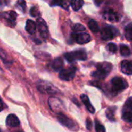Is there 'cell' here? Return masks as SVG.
Listing matches in <instances>:
<instances>
[{
  "label": "cell",
  "mask_w": 132,
  "mask_h": 132,
  "mask_svg": "<svg viewBox=\"0 0 132 132\" xmlns=\"http://www.w3.org/2000/svg\"><path fill=\"white\" fill-rule=\"evenodd\" d=\"M112 65L110 63H98L97 65V70L92 73V77L98 79V80H102L106 77V76L112 70Z\"/></svg>",
  "instance_id": "obj_1"
},
{
  "label": "cell",
  "mask_w": 132,
  "mask_h": 132,
  "mask_svg": "<svg viewBox=\"0 0 132 132\" xmlns=\"http://www.w3.org/2000/svg\"><path fill=\"white\" fill-rule=\"evenodd\" d=\"M128 87V82L120 77H115L111 80V90L114 94L125 90Z\"/></svg>",
  "instance_id": "obj_2"
},
{
  "label": "cell",
  "mask_w": 132,
  "mask_h": 132,
  "mask_svg": "<svg viewBox=\"0 0 132 132\" xmlns=\"http://www.w3.org/2000/svg\"><path fill=\"white\" fill-rule=\"evenodd\" d=\"M65 59L69 63H73L75 60H85L87 55L84 50H77L70 53H67L64 55Z\"/></svg>",
  "instance_id": "obj_3"
},
{
  "label": "cell",
  "mask_w": 132,
  "mask_h": 132,
  "mask_svg": "<svg viewBox=\"0 0 132 132\" xmlns=\"http://www.w3.org/2000/svg\"><path fill=\"white\" fill-rule=\"evenodd\" d=\"M118 29L113 26H108L101 30V39L108 41L115 38L118 35Z\"/></svg>",
  "instance_id": "obj_4"
},
{
  "label": "cell",
  "mask_w": 132,
  "mask_h": 132,
  "mask_svg": "<svg viewBox=\"0 0 132 132\" xmlns=\"http://www.w3.org/2000/svg\"><path fill=\"white\" fill-rule=\"evenodd\" d=\"M132 105H131V97H129L126 101L123 110H122V118L125 121L131 123L132 121Z\"/></svg>",
  "instance_id": "obj_5"
},
{
  "label": "cell",
  "mask_w": 132,
  "mask_h": 132,
  "mask_svg": "<svg viewBox=\"0 0 132 132\" xmlns=\"http://www.w3.org/2000/svg\"><path fill=\"white\" fill-rule=\"evenodd\" d=\"M77 71V68L74 67H69L67 69H62L60 71L59 77L61 80H65V81H70L73 79L75 77Z\"/></svg>",
  "instance_id": "obj_6"
},
{
  "label": "cell",
  "mask_w": 132,
  "mask_h": 132,
  "mask_svg": "<svg viewBox=\"0 0 132 132\" xmlns=\"http://www.w3.org/2000/svg\"><path fill=\"white\" fill-rule=\"evenodd\" d=\"M102 16L104 19L112 22H117L120 20L121 19V15L115 12L114 10L111 9H105L103 12H102Z\"/></svg>",
  "instance_id": "obj_7"
},
{
  "label": "cell",
  "mask_w": 132,
  "mask_h": 132,
  "mask_svg": "<svg viewBox=\"0 0 132 132\" xmlns=\"http://www.w3.org/2000/svg\"><path fill=\"white\" fill-rule=\"evenodd\" d=\"M57 118H58L59 122L61 125H63V126L68 128L69 129L76 130L77 128V125L74 123V121H73L70 118H69L67 116H66L63 113H59L58 116H57Z\"/></svg>",
  "instance_id": "obj_8"
},
{
  "label": "cell",
  "mask_w": 132,
  "mask_h": 132,
  "mask_svg": "<svg viewBox=\"0 0 132 132\" xmlns=\"http://www.w3.org/2000/svg\"><path fill=\"white\" fill-rule=\"evenodd\" d=\"M36 25V27L38 28V30H39L42 38L47 39L49 36V29H48L47 25L45 22V21L43 19L39 18L37 19Z\"/></svg>",
  "instance_id": "obj_9"
},
{
  "label": "cell",
  "mask_w": 132,
  "mask_h": 132,
  "mask_svg": "<svg viewBox=\"0 0 132 132\" xmlns=\"http://www.w3.org/2000/svg\"><path fill=\"white\" fill-rule=\"evenodd\" d=\"M37 87L38 90L42 93L53 94L56 92V90L53 87V85L46 81H39L37 84Z\"/></svg>",
  "instance_id": "obj_10"
},
{
  "label": "cell",
  "mask_w": 132,
  "mask_h": 132,
  "mask_svg": "<svg viewBox=\"0 0 132 132\" xmlns=\"http://www.w3.org/2000/svg\"><path fill=\"white\" fill-rule=\"evenodd\" d=\"M74 40L79 44H85L90 41V36L88 33H76L73 36Z\"/></svg>",
  "instance_id": "obj_11"
},
{
  "label": "cell",
  "mask_w": 132,
  "mask_h": 132,
  "mask_svg": "<svg viewBox=\"0 0 132 132\" xmlns=\"http://www.w3.org/2000/svg\"><path fill=\"white\" fill-rule=\"evenodd\" d=\"M3 17L5 19V21L8 22V25L10 26H15L16 22V18H17V14L14 11H9L3 13Z\"/></svg>",
  "instance_id": "obj_12"
},
{
  "label": "cell",
  "mask_w": 132,
  "mask_h": 132,
  "mask_svg": "<svg viewBox=\"0 0 132 132\" xmlns=\"http://www.w3.org/2000/svg\"><path fill=\"white\" fill-rule=\"evenodd\" d=\"M5 123L8 127H11V128H15L19 126L20 125L19 118L13 114H11L7 117Z\"/></svg>",
  "instance_id": "obj_13"
},
{
  "label": "cell",
  "mask_w": 132,
  "mask_h": 132,
  "mask_svg": "<svg viewBox=\"0 0 132 132\" xmlns=\"http://www.w3.org/2000/svg\"><path fill=\"white\" fill-rule=\"evenodd\" d=\"M121 68L122 73L127 75H131L132 74V67L131 62L127 60H125L121 63Z\"/></svg>",
  "instance_id": "obj_14"
},
{
  "label": "cell",
  "mask_w": 132,
  "mask_h": 132,
  "mask_svg": "<svg viewBox=\"0 0 132 132\" xmlns=\"http://www.w3.org/2000/svg\"><path fill=\"white\" fill-rule=\"evenodd\" d=\"M80 97H81V100H82L84 104L86 106L87 111H88L89 112H90L91 114H94V112H95V108H94L93 107V105L90 104V100H89V98L87 97V96L85 95V94H82Z\"/></svg>",
  "instance_id": "obj_15"
},
{
  "label": "cell",
  "mask_w": 132,
  "mask_h": 132,
  "mask_svg": "<svg viewBox=\"0 0 132 132\" xmlns=\"http://www.w3.org/2000/svg\"><path fill=\"white\" fill-rule=\"evenodd\" d=\"M51 5L53 6L58 5L62 7L63 9H65L66 10H68L70 7V2L69 0H52Z\"/></svg>",
  "instance_id": "obj_16"
},
{
  "label": "cell",
  "mask_w": 132,
  "mask_h": 132,
  "mask_svg": "<svg viewBox=\"0 0 132 132\" xmlns=\"http://www.w3.org/2000/svg\"><path fill=\"white\" fill-rule=\"evenodd\" d=\"M63 60L62 58L58 57L56 58L52 63V68L55 70V71H60L63 69Z\"/></svg>",
  "instance_id": "obj_17"
},
{
  "label": "cell",
  "mask_w": 132,
  "mask_h": 132,
  "mask_svg": "<svg viewBox=\"0 0 132 132\" xmlns=\"http://www.w3.org/2000/svg\"><path fill=\"white\" fill-rule=\"evenodd\" d=\"M36 29V23L32 20L28 19L26 21V30L29 34L32 35V34L35 33Z\"/></svg>",
  "instance_id": "obj_18"
},
{
  "label": "cell",
  "mask_w": 132,
  "mask_h": 132,
  "mask_svg": "<svg viewBox=\"0 0 132 132\" xmlns=\"http://www.w3.org/2000/svg\"><path fill=\"white\" fill-rule=\"evenodd\" d=\"M70 5H71L72 9L74 11H78L83 6L84 1L83 0H71L70 1Z\"/></svg>",
  "instance_id": "obj_19"
},
{
  "label": "cell",
  "mask_w": 132,
  "mask_h": 132,
  "mask_svg": "<svg viewBox=\"0 0 132 132\" xmlns=\"http://www.w3.org/2000/svg\"><path fill=\"white\" fill-rule=\"evenodd\" d=\"M88 26H89V29H90V31L93 32H97L100 30V27H99L97 22L94 19H90L88 22Z\"/></svg>",
  "instance_id": "obj_20"
},
{
  "label": "cell",
  "mask_w": 132,
  "mask_h": 132,
  "mask_svg": "<svg viewBox=\"0 0 132 132\" xmlns=\"http://www.w3.org/2000/svg\"><path fill=\"white\" fill-rule=\"evenodd\" d=\"M120 52H121V56H125V57L129 56L131 55V50H130V48L127 45H125V44H121L120 46Z\"/></svg>",
  "instance_id": "obj_21"
},
{
  "label": "cell",
  "mask_w": 132,
  "mask_h": 132,
  "mask_svg": "<svg viewBox=\"0 0 132 132\" xmlns=\"http://www.w3.org/2000/svg\"><path fill=\"white\" fill-rule=\"evenodd\" d=\"M60 101H59L58 99H56V98H54V97H51V98H50V100H49V104H50V108H51V109L53 110V111H54L55 110V108H56V109H59V108H60Z\"/></svg>",
  "instance_id": "obj_22"
},
{
  "label": "cell",
  "mask_w": 132,
  "mask_h": 132,
  "mask_svg": "<svg viewBox=\"0 0 132 132\" xmlns=\"http://www.w3.org/2000/svg\"><path fill=\"white\" fill-rule=\"evenodd\" d=\"M115 111H116V108L115 107H111L110 108H108L106 111L107 113V117L111 121H114L115 118H114V114H115Z\"/></svg>",
  "instance_id": "obj_23"
},
{
  "label": "cell",
  "mask_w": 132,
  "mask_h": 132,
  "mask_svg": "<svg viewBox=\"0 0 132 132\" xmlns=\"http://www.w3.org/2000/svg\"><path fill=\"white\" fill-rule=\"evenodd\" d=\"M16 7L20 11L24 12L26 11V3L25 0H18L17 3H16Z\"/></svg>",
  "instance_id": "obj_24"
},
{
  "label": "cell",
  "mask_w": 132,
  "mask_h": 132,
  "mask_svg": "<svg viewBox=\"0 0 132 132\" xmlns=\"http://www.w3.org/2000/svg\"><path fill=\"white\" fill-rule=\"evenodd\" d=\"M125 37L128 41H131V22L125 27Z\"/></svg>",
  "instance_id": "obj_25"
},
{
  "label": "cell",
  "mask_w": 132,
  "mask_h": 132,
  "mask_svg": "<svg viewBox=\"0 0 132 132\" xmlns=\"http://www.w3.org/2000/svg\"><path fill=\"white\" fill-rule=\"evenodd\" d=\"M107 50L112 53H115L118 50V46L115 43H110L107 45Z\"/></svg>",
  "instance_id": "obj_26"
},
{
  "label": "cell",
  "mask_w": 132,
  "mask_h": 132,
  "mask_svg": "<svg viewBox=\"0 0 132 132\" xmlns=\"http://www.w3.org/2000/svg\"><path fill=\"white\" fill-rule=\"evenodd\" d=\"M0 57L1 59L3 60V62L5 63H9V58H8V55L5 53V51L2 49H0Z\"/></svg>",
  "instance_id": "obj_27"
},
{
  "label": "cell",
  "mask_w": 132,
  "mask_h": 132,
  "mask_svg": "<svg viewBox=\"0 0 132 132\" xmlns=\"http://www.w3.org/2000/svg\"><path fill=\"white\" fill-rule=\"evenodd\" d=\"M73 31L75 32H82V31H84L86 29V28L84 27V25L82 24H80V23H77L73 26Z\"/></svg>",
  "instance_id": "obj_28"
},
{
  "label": "cell",
  "mask_w": 132,
  "mask_h": 132,
  "mask_svg": "<svg viewBox=\"0 0 132 132\" xmlns=\"http://www.w3.org/2000/svg\"><path fill=\"white\" fill-rule=\"evenodd\" d=\"M95 130L97 132H104L106 131L104 127L97 121H96V123H95Z\"/></svg>",
  "instance_id": "obj_29"
},
{
  "label": "cell",
  "mask_w": 132,
  "mask_h": 132,
  "mask_svg": "<svg viewBox=\"0 0 132 132\" xmlns=\"http://www.w3.org/2000/svg\"><path fill=\"white\" fill-rule=\"evenodd\" d=\"M30 15L32 16H34V17H36L39 15V12L38 11L37 8L36 7H32L31 9H30Z\"/></svg>",
  "instance_id": "obj_30"
},
{
  "label": "cell",
  "mask_w": 132,
  "mask_h": 132,
  "mask_svg": "<svg viewBox=\"0 0 132 132\" xmlns=\"http://www.w3.org/2000/svg\"><path fill=\"white\" fill-rule=\"evenodd\" d=\"M86 125H87V128L88 130H91V129H92V122H91V121H90V118L87 119Z\"/></svg>",
  "instance_id": "obj_31"
},
{
  "label": "cell",
  "mask_w": 132,
  "mask_h": 132,
  "mask_svg": "<svg viewBox=\"0 0 132 132\" xmlns=\"http://www.w3.org/2000/svg\"><path fill=\"white\" fill-rule=\"evenodd\" d=\"M104 0H94V2L95 5H97V6L101 5L104 2Z\"/></svg>",
  "instance_id": "obj_32"
},
{
  "label": "cell",
  "mask_w": 132,
  "mask_h": 132,
  "mask_svg": "<svg viewBox=\"0 0 132 132\" xmlns=\"http://www.w3.org/2000/svg\"><path fill=\"white\" fill-rule=\"evenodd\" d=\"M3 103H2V99L0 98V111H2V110H3Z\"/></svg>",
  "instance_id": "obj_33"
},
{
  "label": "cell",
  "mask_w": 132,
  "mask_h": 132,
  "mask_svg": "<svg viewBox=\"0 0 132 132\" xmlns=\"http://www.w3.org/2000/svg\"><path fill=\"white\" fill-rule=\"evenodd\" d=\"M0 131H1V130H0Z\"/></svg>",
  "instance_id": "obj_34"
}]
</instances>
